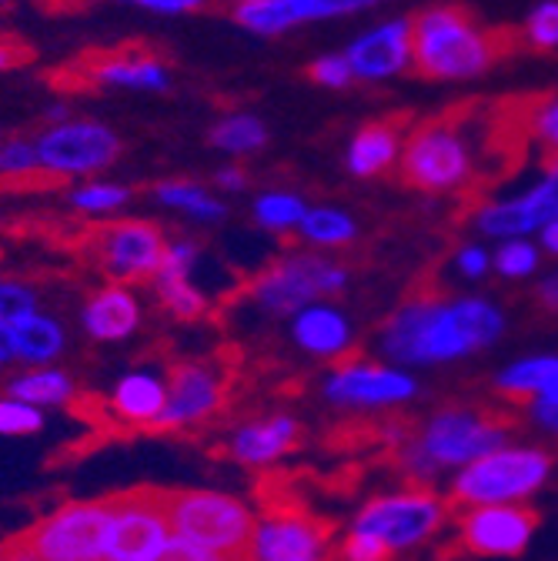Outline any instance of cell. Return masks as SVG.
Returning <instances> with one entry per match:
<instances>
[{
  "instance_id": "obj_22",
  "label": "cell",
  "mask_w": 558,
  "mask_h": 561,
  "mask_svg": "<svg viewBox=\"0 0 558 561\" xmlns=\"http://www.w3.org/2000/svg\"><path fill=\"white\" fill-rule=\"evenodd\" d=\"M301 442V421L295 414H267L238 428L228 442V455L251 468H267L285 458Z\"/></svg>"
},
{
  "instance_id": "obj_43",
  "label": "cell",
  "mask_w": 558,
  "mask_h": 561,
  "mask_svg": "<svg viewBox=\"0 0 558 561\" xmlns=\"http://www.w3.org/2000/svg\"><path fill=\"white\" fill-rule=\"evenodd\" d=\"M522 417H525V425L538 435V442L558 445V404H525Z\"/></svg>"
},
{
  "instance_id": "obj_9",
  "label": "cell",
  "mask_w": 558,
  "mask_h": 561,
  "mask_svg": "<svg viewBox=\"0 0 558 561\" xmlns=\"http://www.w3.org/2000/svg\"><path fill=\"white\" fill-rule=\"evenodd\" d=\"M321 398L338 411L388 414L422 398V378L385 358H344L324 375Z\"/></svg>"
},
{
  "instance_id": "obj_20",
  "label": "cell",
  "mask_w": 558,
  "mask_h": 561,
  "mask_svg": "<svg viewBox=\"0 0 558 561\" xmlns=\"http://www.w3.org/2000/svg\"><path fill=\"white\" fill-rule=\"evenodd\" d=\"M492 391L512 404H558V351H528L492 371Z\"/></svg>"
},
{
  "instance_id": "obj_17",
  "label": "cell",
  "mask_w": 558,
  "mask_h": 561,
  "mask_svg": "<svg viewBox=\"0 0 558 561\" xmlns=\"http://www.w3.org/2000/svg\"><path fill=\"white\" fill-rule=\"evenodd\" d=\"M164 234L148 221H117L98 234V264L121 280L155 277L164 261Z\"/></svg>"
},
{
  "instance_id": "obj_55",
  "label": "cell",
  "mask_w": 558,
  "mask_h": 561,
  "mask_svg": "<svg viewBox=\"0 0 558 561\" xmlns=\"http://www.w3.org/2000/svg\"><path fill=\"white\" fill-rule=\"evenodd\" d=\"M0 11H4V0H0Z\"/></svg>"
},
{
  "instance_id": "obj_39",
  "label": "cell",
  "mask_w": 558,
  "mask_h": 561,
  "mask_svg": "<svg viewBox=\"0 0 558 561\" xmlns=\"http://www.w3.org/2000/svg\"><path fill=\"white\" fill-rule=\"evenodd\" d=\"M37 311V295L24 280H0V321L14 324Z\"/></svg>"
},
{
  "instance_id": "obj_8",
  "label": "cell",
  "mask_w": 558,
  "mask_h": 561,
  "mask_svg": "<svg viewBox=\"0 0 558 561\" xmlns=\"http://www.w3.org/2000/svg\"><path fill=\"white\" fill-rule=\"evenodd\" d=\"M352 271L331 254L321 251H295L282 261H274L254 285L251 298L277 318H292L308 305L331 301L348 291Z\"/></svg>"
},
{
  "instance_id": "obj_47",
  "label": "cell",
  "mask_w": 558,
  "mask_h": 561,
  "mask_svg": "<svg viewBox=\"0 0 558 561\" xmlns=\"http://www.w3.org/2000/svg\"><path fill=\"white\" fill-rule=\"evenodd\" d=\"M215 184H218L221 191H244V187H248V174H244V168H238V164H225V168L215 171Z\"/></svg>"
},
{
  "instance_id": "obj_1",
  "label": "cell",
  "mask_w": 558,
  "mask_h": 561,
  "mask_svg": "<svg viewBox=\"0 0 558 561\" xmlns=\"http://www.w3.org/2000/svg\"><path fill=\"white\" fill-rule=\"evenodd\" d=\"M512 328L509 308L478 291L414 295L378 328V358L408 371H442L496 351Z\"/></svg>"
},
{
  "instance_id": "obj_36",
  "label": "cell",
  "mask_w": 558,
  "mask_h": 561,
  "mask_svg": "<svg viewBox=\"0 0 558 561\" xmlns=\"http://www.w3.org/2000/svg\"><path fill=\"white\" fill-rule=\"evenodd\" d=\"M452 271L465 280V285H481L492 277V244L485 241H465L452 254Z\"/></svg>"
},
{
  "instance_id": "obj_24",
  "label": "cell",
  "mask_w": 558,
  "mask_h": 561,
  "mask_svg": "<svg viewBox=\"0 0 558 561\" xmlns=\"http://www.w3.org/2000/svg\"><path fill=\"white\" fill-rule=\"evenodd\" d=\"M91 81L117 91L161 94L171 88V70L164 60L148 54H114V57H101L91 67Z\"/></svg>"
},
{
  "instance_id": "obj_44",
  "label": "cell",
  "mask_w": 558,
  "mask_h": 561,
  "mask_svg": "<svg viewBox=\"0 0 558 561\" xmlns=\"http://www.w3.org/2000/svg\"><path fill=\"white\" fill-rule=\"evenodd\" d=\"M148 561H228V558H221V554H215V551H207V548H201V545H194V541H187V538L171 535V538L164 541V548H161L158 554H151Z\"/></svg>"
},
{
  "instance_id": "obj_40",
  "label": "cell",
  "mask_w": 558,
  "mask_h": 561,
  "mask_svg": "<svg viewBox=\"0 0 558 561\" xmlns=\"http://www.w3.org/2000/svg\"><path fill=\"white\" fill-rule=\"evenodd\" d=\"M41 171L37 168V151H34V140L24 137H11L0 145V174L4 178H27Z\"/></svg>"
},
{
  "instance_id": "obj_52",
  "label": "cell",
  "mask_w": 558,
  "mask_h": 561,
  "mask_svg": "<svg viewBox=\"0 0 558 561\" xmlns=\"http://www.w3.org/2000/svg\"><path fill=\"white\" fill-rule=\"evenodd\" d=\"M231 8H248V4H271V0H228Z\"/></svg>"
},
{
  "instance_id": "obj_51",
  "label": "cell",
  "mask_w": 558,
  "mask_h": 561,
  "mask_svg": "<svg viewBox=\"0 0 558 561\" xmlns=\"http://www.w3.org/2000/svg\"><path fill=\"white\" fill-rule=\"evenodd\" d=\"M545 178H548V181H551V184L558 187V154L545 161Z\"/></svg>"
},
{
  "instance_id": "obj_37",
  "label": "cell",
  "mask_w": 558,
  "mask_h": 561,
  "mask_svg": "<svg viewBox=\"0 0 558 561\" xmlns=\"http://www.w3.org/2000/svg\"><path fill=\"white\" fill-rule=\"evenodd\" d=\"M525 37L538 50L558 47V0H542V4L532 8L525 21Z\"/></svg>"
},
{
  "instance_id": "obj_38",
  "label": "cell",
  "mask_w": 558,
  "mask_h": 561,
  "mask_svg": "<svg viewBox=\"0 0 558 561\" xmlns=\"http://www.w3.org/2000/svg\"><path fill=\"white\" fill-rule=\"evenodd\" d=\"M41 428H44L41 408H31L14 398L0 401V435H37Z\"/></svg>"
},
{
  "instance_id": "obj_7",
  "label": "cell",
  "mask_w": 558,
  "mask_h": 561,
  "mask_svg": "<svg viewBox=\"0 0 558 561\" xmlns=\"http://www.w3.org/2000/svg\"><path fill=\"white\" fill-rule=\"evenodd\" d=\"M398 171L408 187L422 194H458L475 178V148L458 124L429 121L405 137Z\"/></svg>"
},
{
  "instance_id": "obj_10",
  "label": "cell",
  "mask_w": 558,
  "mask_h": 561,
  "mask_svg": "<svg viewBox=\"0 0 558 561\" xmlns=\"http://www.w3.org/2000/svg\"><path fill=\"white\" fill-rule=\"evenodd\" d=\"M111 525L104 561H148L171 538L168 518V488L141 484L107 495Z\"/></svg>"
},
{
  "instance_id": "obj_49",
  "label": "cell",
  "mask_w": 558,
  "mask_h": 561,
  "mask_svg": "<svg viewBox=\"0 0 558 561\" xmlns=\"http://www.w3.org/2000/svg\"><path fill=\"white\" fill-rule=\"evenodd\" d=\"M18 362V351H14V331L11 324L0 321V365H11Z\"/></svg>"
},
{
  "instance_id": "obj_15",
  "label": "cell",
  "mask_w": 558,
  "mask_h": 561,
  "mask_svg": "<svg viewBox=\"0 0 558 561\" xmlns=\"http://www.w3.org/2000/svg\"><path fill=\"white\" fill-rule=\"evenodd\" d=\"M558 218V187L542 174L519 194L496 197L475 207L471 228L488 244L512 241V238H535L548 221Z\"/></svg>"
},
{
  "instance_id": "obj_21",
  "label": "cell",
  "mask_w": 558,
  "mask_h": 561,
  "mask_svg": "<svg viewBox=\"0 0 558 561\" xmlns=\"http://www.w3.org/2000/svg\"><path fill=\"white\" fill-rule=\"evenodd\" d=\"M221 404V385L204 365H174L168 375V401L155 428H181Z\"/></svg>"
},
{
  "instance_id": "obj_42",
  "label": "cell",
  "mask_w": 558,
  "mask_h": 561,
  "mask_svg": "<svg viewBox=\"0 0 558 561\" xmlns=\"http://www.w3.org/2000/svg\"><path fill=\"white\" fill-rule=\"evenodd\" d=\"M532 134L538 145L548 151V158L558 154V98H548L545 104L535 107L532 114Z\"/></svg>"
},
{
  "instance_id": "obj_28",
  "label": "cell",
  "mask_w": 558,
  "mask_h": 561,
  "mask_svg": "<svg viewBox=\"0 0 558 561\" xmlns=\"http://www.w3.org/2000/svg\"><path fill=\"white\" fill-rule=\"evenodd\" d=\"M298 238L311 248V251H341L348 244L358 241V221L355 215H348L344 207L334 204H308L305 218L298 225Z\"/></svg>"
},
{
  "instance_id": "obj_33",
  "label": "cell",
  "mask_w": 558,
  "mask_h": 561,
  "mask_svg": "<svg viewBox=\"0 0 558 561\" xmlns=\"http://www.w3.org/2000/svg\"><path fill=\"white\" fill-rule=\"evenodd\" d=\"M542 264H545V254L535 238H512V241L492 244V274L502 280H512V285L538 277Z\"/></svg>"
},
{
  "instance_id": "obj_48",
  "label": "cell",
  "mask_w": 558,
  "mask_h": 561,
  "mask_svg": "<svg viewBox=\"0 0 558 561\" xmlns=\"http://www.w3.org/2000/svg\"><path fill=\"white\" fill-rule=\"evenodd\" d=\"M535 241H538V248H542V254H545V257L558 261V218H555V221H548V225L535 234Z\"/></svg>"
},
{
  "instance_id": "obj_13",
  "label": "cell",
  "mask_w": 558,
  "mask_h": 561,
  "mask_svg": "<svg viewBox=\"0 0 558 561\" xmlns=\"http://www.w3.org/2000/svg\"><path fill=\"white\" fill-rule=\"evenodd\" d=\"M37 168L54 178H88L111 168L121 154V137L114 127L88 117H67L50 124L34 140Z\"/></svg>"
},
{
  "instance_id": "obj_18",
  "label": "cell",
  "mask_w": 558,
  "mask_h": 561,
  "mask_svg": "<svg viewBox=\"0 0 558 561\" xmlns=\"http://www.w3.org/2000/svg\"><path fill=\"white\" fill-rule=\"evenodd\" d=\"M341 54L348 57L355 81L365 84L391 81L411 67V21L408 18L382 21L378 27L362 31Z\"/></svg>"
},
{
  "instance_id": "obj_23",
  "label": "cell",
  "mask_w": 558,
  "mask_h": 561,
  "mask_svg": "<svg viewBox=\"0 0 558 561\" xmlns=\"http://www.w3.org/2000/svg\"><path fill=\"white\" fill-rule=\"evenodd\" d=\"M401 130L391 124V121H372V124H362L352 140H348L344 148V168L352 178H382L388 174L391 168H398V158H401Z\"/></svg>"
},
{
  "instance_id": "obj_27",
  "label": "cell",
  "mask_w": 558,
  "mask_h": 561,
  "mask_svg": "<svg viewBox=\"0 0 558 561\" xmlns=\"http://www.w3.org/2000/svg\"><path fill=\"white\" fill-rule=\"evenodd\" d=\"M164 401H168V385L145 371H134V375L121 378L111 394L114 414L130 421V425H155L164 411Z\"/></svg>"
},
{
  "instance_id": "obj_30",
  "label": "cell",
  "mask_w": 558,
  "mask_h": 561,
  "mask_svg": "<svg viewBox=\"0 0 558 561\" xmlns=\"http://www.w3.org/2000/svg\"><path fill=\"white\" fill-rule=\"evenodd\" d=\"M212 145L225 154H235V158L254 154L267 145V124L258 114L231 111L212 127Z\"/></svg>"
},
{
  "instance_id": "obj_3",
  "label": "cell",
  "mask_w": 558,
  "mask_h": 561,
  "mask_svg": "<svg viewBox=\"0 0 558 561\" xmlns=\"http://www.w3.org/2000/svg\"><path fill=\"white\" fill-rule=\"evenodd\" d=\"M558 478V455L538 438H509L505 445L475 458L445 481L455 512L485 505H532Z\"/></svg>"
},
{
  "instance_id": "obj_53",
  "label": "cell",
  "mask_w": 558,
  "mask_h": 561,
  "mask_svg": "<svg viewBox=\"0 0 558 561\" xmlns=\"http://www.w3.org/2000/svg\"><path fill=\"white\" fill-rule=\"evenodd\" d=\"M0 561H8V554H4V548H0Z\"/></svg>"
},
{
  "instance_id": "obj_19",
  "label": "cell",
  "mask_w": 558,
  "mask_h": 561,
  "mask_svg": "<svg viewBox=\"0 0 558 561\" xmlns=\"http://www.w3.org/2000/svg\"><path fill=\"white\" fill-rule=\"evenodd\" d=\"M292 341L318 362H344L355 347V321L334 301H318L292 314Z\"/></svg>"
},
{
  "instance_id": "obj_35",
  "label": "cell",
  "mask_w": 558,
  "mask_h": 561,
  "mask_svg": "<svg viewBox=\"0 0 558 561\" xmlns=\"http://www.w3.org/2000/svg\"><path fill=\"white\" fill-rule=\"evenodd\" d=\"M127 201H130V191L111 181H91L71 191V207L81 210V215H114Z\"/></svg>"
},
{
  "instance_id": "obj_2",
  "label": "cell",
  "mask_w": 558,
  "mask_h": 561,
  "mask_svg": "<svg viewBox=\"0 0 558 561\" xmlns=\"http://www.w3.org/2000/svg\"><path fill=\"white\" fill-rule=\"evenodd\" d=\"M509 438H515V432L502 414L462 401L432 408L411 428H385V442L391 445L398 471L408 478V484L432 488H439V481H448L475 458L505 445Z\"/></svg>"
},
{
  "instance_id": "obj_5",
  "label": "cell",
  "mask_w": 558,
  "mask_h": 561,
  "mask_svg": "<svg viewBox=\"0 0 558 561\" xmlns=\"http://www.w3.org/2000/svg\"><path fill=\"white\" fill-rule=\"evenodd\" d=\"M496 57L492 37L458 8H429L411 21V67L429 81L481 78Z\"/></svg>"
},
{
  "instance_id": "obj_41",
  "label": "cell",
  "mask_w": 558,
  "mask_h": 561,
  "mask_svg": "<svg viewBox=\"0 0 558 561\" xmlns=\"http://www.w3.org/2000/svg\"><path fill=\"white\" fill-rule=\"evenodd\" d=\"M308 78L315 84L328 88V91H344L348 84L355 81V75H352V67H348V57L344 54H321V57H315L311 67H308Z\"/></svg>"
},
{
  "instance_id": "obj_54",
  "label": "cell",
  "mask_w": 558,
  "mask_h": 561,
  "mask_svg": "<svg viewBox=\"0 0 558 561\" xmlns=\"http://www.w3.org/2000/svg\"><path fill=\"white\" fill-rule=\"evenodd\" d=\"M121 4H137V0H121Z\"/></svg>"
},
{
  "instance_id": "obj_31",
  "label": "cell",
  "mask_w": 558,
  "mask_h": 561,
  "mask_svg": "<svg viewBox=\"0 0 558 561\" xmlns=\"http://www.w3.org/2000/svg\"><path fill=\"white\" fill-rule=\"evenodd\" d=\"M308 210V201L295 191H264L254 197L251 215L258 221V228L271 231V234H298V225Z\"/></svg>"
},
{
  "instance_id": "obj_14",
  "label": "cell",
  "mask_w": 558,
  "mask_h": 561,
  "mask_svg": "<svg viewBox=\"0 0 558 561\" xmlns=\"http://www.w3.org/2000/svg\"><path fill=\"white\" fill-rule=\"evenodd\" d=\"M328 525L295 505H271L254 518L248 561H328Z\"/></svg>"
},
{
  "instance_id": "obj_25",
  "label": "cell",
  "mask_w": 558,
  "mask_h": 561,
  "mask_svg": "<svg viewBox=\"0 0 558 561\" xmlns=\"http://www.w3.org/2000/svg\"><path fill=\"white\" fill-rule=\"evenodd\" d=\"M81 318H84V331L94 341H121L141 324V308H137V298L127 288L107 285L88 298Z\"/></svg>"
},
{
  "instance_id": "obj_50",
  "label": "cell",
  "mask_w": 558,
  "mask_h": 561,
  "mask_svg": "<svg viewBox=\"0 0 558 561\" xmlns=\"http://www.w3.org/2000/svg\"><path fill=\"white\" fill-rule=\"evenodd\" d=\"M24 60V47L11 44V41H0V70H11Z\"/></svg>"
},
{
  "instance_id": "obj_46",
  "label": "cell",
  "mask_w": 558,
  "mask_h": 561,
  "mask_svg": "<svg viewBox=\"0 0 558 561\" xmlns=\"http://www.w3.org/2000/svg\"><path fill=\"white\" fill-rule=\"evenodd\" d=\"M207 0H137V8H145L151 14H164V18H181L191 11H201Z\"/></svg>"
},
{
  "instance_id": "obj_34",
  "label": "cell",
  "mask_w": 558,
  "mask_h": 561,
  "mask_svg": "<svg viewBox=\"0 0 558 561\" xmlns=\"http://www.w3.org/2000/svg\"><path fill=\"white\" fill-rule=\"evenodd\" d=\"M155 201L181 210V215H187V218H197V221H221L225 218V204L215 194H207L197 181H164L155 187Z\"/></svg>"
},
{
  "instance_id": "obj_11",
  "label": "cell",
  "mask_w": 558,
  "mask_h": 561,
  "mask_svg": "<svg viewBox=\"0 0 558 561\" xmlns=\"http://www.w3.org/2000/svg\"><path fill=\"white\" fill-rule=\"evenodd\" d=\"M107 525V499L67 502L18 538L37 554V561H104Z\"/></svg>"
},
{
  "instance_id": "obj_26",
  "label": "cell",
  "mask_w": 558,
  "mask_h": 561,
  "mask_svg": "<svg viewBox=\"0 0 558 561\" xmlns=\"http://www.w3.org/2000/svg\"><path fill=\"white\" fill-rule=\"evenodd\" d=\"M194 248L184 244V241H174L164 248V261L155 274V285H158V295L161 301L181 318V321H194L201 311H204V298L201 291L187 280V271L194 264Z\"/></svg>"
},
{
  "instance_id": "obj_12",
  "label": "cell",
  "mask_w": 558,
  "mask_h": 561,
  "mask_svg": "<svg viewBox=\"0 0 558 561\" xmlns=\"http://www.w3.org/2000/svg\"><path fill=\"white\" fill-rule=\"evenodd\" d=\"M542 528V515L532 505H485L462 508L452 518V538L458 551L481 561L525 558Z\"/></svg>"
},
{
  "instance_id": "obj_29",
  "label": "cell",
  "mask_w": 558,
  "mask_h": 561,
  "mask_svg": "<svg viewBox=\"0 0 558 561\" xmlns=\"http://www.w3.org/2000/svg\"><path fill=\"white\" fill-rule=\"evenodd\" d=\"M11 331H14L18 362H24V365H47V362H54L60 355L64 344H67L60 321H54V318H47L41 311L14 321Z\"/></svg>"
},
{
  "instance_id": "obj_4",
  "label": "cell",
  "mask_w": 558,
  "mask_h": 561,
  "mask_svg": "<svg viewBox=\"0 0 558 561\" xmlns=\"http://www.w3.org/2000/svg\"><path fill=\"white\" fill-rule=\"evenodd\" d=\"M455 508L442 488L432 484H401L378 491L375 499H368L348 531H358L385 545L391 558H405L429 548L452 528Z\"/></svg>"
},
{
  "instance_id": "obj_32",
  "label": "cell",
  "mask_w": 558,
  "mask_h": 561,
  "mask_svg": "<svg viewBox=\"0 0 558 561\" xmlns=\"http://www.w3.org/2000/svg\"><path fill=\"white\" fill-rule=\"evenodd\" d=\"M8 398L24 401L31 408H44V404H67L75 398V381L67 378L57 368H41V371H27L21 378H14L8 385Z\"/></svg>"
},
{
  "instance_id": "obj_45",
  "label": "cell",
  "mask_w": 558,
  "mask_h": 561,
  "mask_svg": "<svg viewBox=\"0 0 558 561\" xmlns=\"http://www.w3.org/2000/svg\"><path fill=\"white\" fill-rule=\"evenodd\" d=\"M535 301H538V308L545 314L558 318V267L538 274V280H535Z\"/></svg>"
},
{
  "instance_id": "obj_16",
  "label": "cell",
  "mask_w": 558,
  "mask_h": 561,
  "mask_svg": "<svg viewBox=\"0 0 558 561\" xmlns=\"http://www.w3.org/2000/svg\"><path fill=\"white\" fill-rule=\"evenodd\" d=\"M378 4L382 0H271V4L235 8V24L258 37H282L301 24L355 18Z\"/></svg>"
},
{
  "instance_id": "obj_6",
  "label": "cell",
  "mask_w": 558,
  "mask_h": 561,
  "mask_svg": "<svg viewBox=\"0 0 558 561\" xmlns=\"http://www.w3.org/2000/svg\"><path fill=\"white\" fill-rule=\"evenodd\" d=\"M168 518L171 535L187 538L228 561H248L254 515L244 502L221 495V491L168 488Z\"/></svg>"
}]
</instances>
